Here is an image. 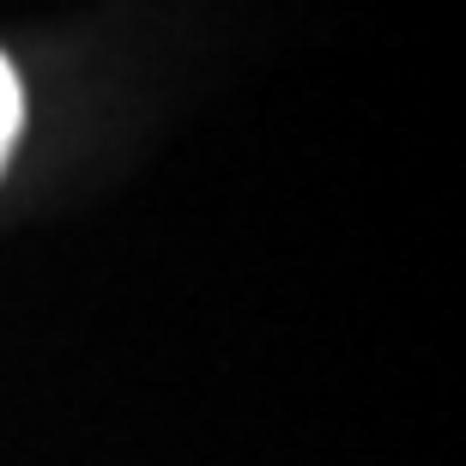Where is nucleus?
Segmentation results:
<instances>
[{
  "label": "nucleus",
  "instance_id": "nucleus-1",
  "mask_svg": "<svg viewBox=\"0 0 466 466\" xmlns=\"http://www.w3.org/2000/svg\"><path fill=\"white\" fill-rule=\"evenodd\" d=\"M13 134H18V73L6 67V55H0V164L13 152Z\"/></svg>",
  "mask_w": 466,
  "mask_h": 466
}]
</instances>
